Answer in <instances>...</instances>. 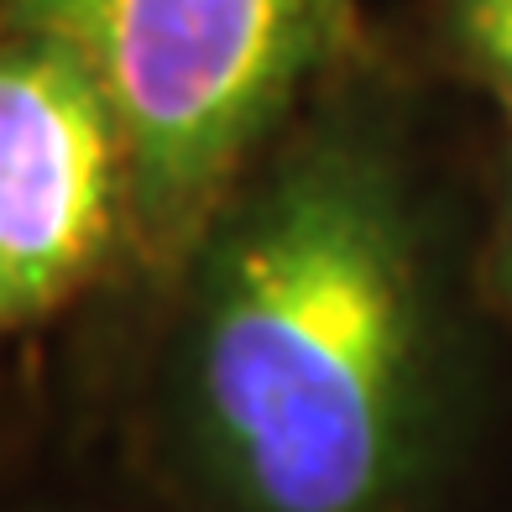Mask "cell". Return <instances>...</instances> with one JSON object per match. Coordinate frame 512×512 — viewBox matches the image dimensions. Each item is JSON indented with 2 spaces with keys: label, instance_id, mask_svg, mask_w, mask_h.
Segmentation results:
<instances>
[{
  "label": "cell",
  "instance_id": "7a4b0ae2",
  "mask_svg": "<svg viewBox=\"0 0 512 512\" xmlns=\"http://www.w3.org/2000/svg\"><path fill=\"white\" fill-rule=\"evenodd\" d=\"M100 79L126 157V236L183 272L356 27V0H0Z\"/></svg>",
  "mask_w": 512,
  "mask_h": 512
},
{
  "label": "cell",
  "instance_id": "277c9868",
  "mask_svg": "<svg viewBox=\"0 0 512 512\" xmlns=\"http://www.w3.org/2000/svg\"><path fill=\"white\" fill-rule=\"evenodd\" d=\"M429 16L455 63L512 121V0H429Z\"/></svg>",
  "mask_w": 512,
  "mask_h": 512
},
{
  "label": "cell",
  "instance_id": "5b68a950",
  "mask_svg": "<svg viewBox=\"0 0 512 512\" xmlns=\"http://www.w3.org/2000/svg\"><path fill=\"white\" fill-rule=\"evenodd\" d=\"M507 277H512V215H507Z\"/></svg>",
  "mask_w": 512,
  "mask_h": 512
},
{
  "label": "cell",
  "instance_id": "6da1fadb",
  "mask_svg": "<svg viewBox=\"0 0 512 512\" xmlns=\"http://www.w3.org/2000/svg\"><path fill=\"white\" fill-rule=\"evenodd\" d=\"M178 408L230 512H398L429 455L434 283L413 178L361 110L298 126L189 256Z\"/></svg>",
  "mask_w": 512,
  "mask_h": 512
},
{
  "label": "cell",
  "instance_id": "3957f363",
  "mask_svg": "<svg viewBox=\"0 0 512 512\" xmlns=\"http://www.w3.org/2000/svg\"><path fill=\"white\" fill-rule=\"evenodd\" d=\"M126 236V157L100 79L0 21V330L48 319Z\"/></svg>",
  "mask_w": 512,
  "mask_h": 512
}]
</instances>
